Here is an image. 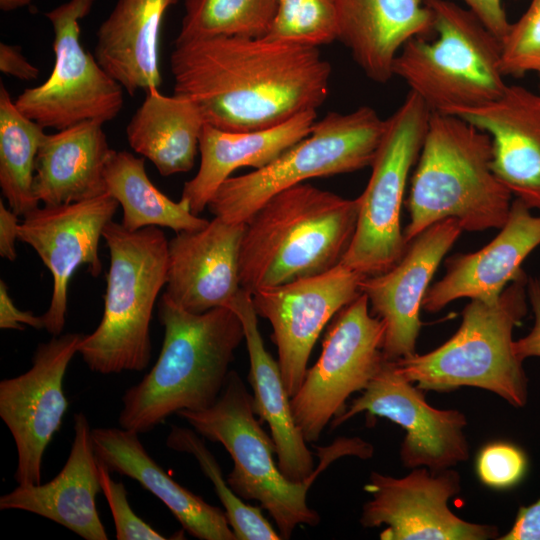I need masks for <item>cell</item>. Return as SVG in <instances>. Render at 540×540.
Here are the masks:
<instances>
[{"label":"cell","instance_id":"6da1fadb","mask_svg":"<svg viewBox=\"0 0 540 540\" xmlns=\"http://www.w3.org/2000/svg\"><path fill=\"white\" fill-rule=\"evenodd\" d=\"M174 93L191 100L205 124L224 131L279 125L326 100L330 63L319 47L264 37L174 41Z\"/></svg>","mask_w":540,"mask_h":540},{"label":"cell","instance_id":"7a4b0ae2","mask_svg":"<svg viewBox=\"0 0 540 540\" xmlns=\"http://www.w3.org/2000/svg\"><path fill=\"white\" fill-rule=\"evenodd\" d=\"M158 310L164 328L159 357L121 399L120 427L138 434L152 431L181 410L213 405L244 339L242 322L228 307L191 313L163 293Z\"/></svg>","mask_w":540,"mask_h":540},{"label":"cell","instance_id":"3957f363","mask_svg":"<svg viewBox=\"0 0 540 540\" xmlns=\"http://www.w3.org/2000/svg\"><path fill=\"white\" fill-rule=\"evenodd\" d=\"M358 212V198L308 183L273 195L245 222L241 288L253 293L330 270L352 241Z\"/></svg>","mask_w":540,"mask_h":540},{"label":"cell","instance_id":"277c9868","mask_svg":"<svg viewBox=\"0 0 540 540\" xmlns=\"http://www.w3.org/2000/svg\"><path fill=\"white\" fill-rule=\"evenodd\" d=\"M491 162L486 132L458 116L431 112L406 201L405 242L445 219H455L463 231L500 229L513 200Z\"/></svg>","mask_w":540,"mask_h":540},{"label":"cell","instance_id":"5b68a950","mask_svg":"<svg viewBox=\"0 0 540 540\" xmlns=\"http://www.w3.org/2000/svg\"><path fill=\"white\" fill-rule=\"evenodd\" d=\"M110 255L104 312L97 328L83 335L77 353L100 374L142 371L151 359L150 322L167 283L168 243L162 230H127L111 220L103 230Z\"/></svg>","mask_w":540,"mask_h":540},{"label":"cell","instance_id":"8992f818","mask_svg":"<svg viewBox=\"0 0 540 540\" xmlns=\"http://www.w3.org/2000/svg\"><path fill=\"white\" fill-rule=\"evenodd\" d=\"M527 282L523 271L487 304L471 300L457 332L438 348L396 360L400 372L423 391L478 387L509 404L527 402V377L513 349V330L527 313Z\"/></svg>","mask_w":540,"mask_h":540},{"label":"cell","instance_id":"52a82bcc","mask_svg":"<svg viewBox=\"0 0 540 540\" xmlns=\"http://www.w3.org/2000/svg\"><path fill=\"white\" fill-rule=\"evenodd\" d=\"M434 38L416 37L398 53L400 77L431 112L454 114L502 95L501 42L469 9L448 0H426Z\"/></svg>","mask_w":540,"mask_h":540},{"label":"cell","instance_id":"ba28073f","mask_svg":"<svg viewBox=\"0 0 540 540\" xmlns=\"http://www.w3.org/2000/svg\"><path fill=\"white\" fill-rule=\"evenodd\" d=\"M177 415L201 437L225 447L234 462L228 484L240 498L256 500L269 512L282 539H289L298 525L319 524L318 512L307 503L319 473L298 482L281 472L273 439L256 418L253 397L237 372H229L223 391L209 408L181 410Z\"/></svg>","mask_w":540,"mask_h":540},{"label":"cell","instance_id":"9c48e42d","mask_svg":"<svg viewBox=\"0 0 540 540\" xmlns=\"http://www.w3.org/2000/svg\"><path fill=\"white\" fill-rule=\"evenodd\" d=\"M386 119L369 106L349 113L329 112L310 134L266 166L229 177L207 207L229 223H245L278 192L315 177L354 172L370 166Z\"/></svg>","mask_w":540,"mask_h":540},{"label":"cell","instance_id":"30bf717a","mask_svg":"<svg viewBox=\"0 0 540 540\" xmlns=\"http://www.w3.org/2000/svg\"><path fill=\"white\" fill-rule=\"evenodd\" d=\"M430 109L409 91L386 119L385 131L370 165L371 175L357 197L359 212L352 241L341 262L364 277L392 268L407 247L400 226L401 206L411 168L427 131Z\"/></svg>","mask_w":540,"mask_h":540},{"label":"cell","instance_id":"8fae6325","mask_svg":"<svg viewBox=\"0 0 540 540\" xmlns=\"http://www.w3.org/2000/svg\"><path fill=\"white\" fill-rule=\"evenodd\" d=\"M95 1L68 0L44 14L54 33L52 72L15 100L21 113L44 128L62 130L86 121L104 124L123 107L125 90L80 42V20Z\"/></svg>","mask_w":540,"mask_h":540},{"label":"cell","instance_id":"7c38bea8","mask_svg":"<svg viewBox=\"0 0 540 540\" xmlns=\"http://www.w3.org/2000/svg\"><path fill=\"white\" fill-rule=\"evenodd\" d=\"M385 324L360 293L329 325L322 351L290 398L293 416L307 443L317 441L325 427L346 409L351 394L363 391L386 358Z\"/></svg>","mask_w":540,"mask_h":540},{"label":"cell","instance_id":"4fadbf2b","mask_svg":"<svg viewBox=\"0 0 540 540\" xmlns=\"http://www.w3.org/2000/svg\"><path fill=\"white\" fill-rule=\"evenodd\" d=\"M82 337L53 336L37 346L29 370L0 381V417L16 445L18 485L41 483L44 453L68 409L64 377Z\"/></svg>","mask_w":540,"mask_h":540},{"label":"cell","instance_id":"5bb4252c","mask_svg":"<svg viewBox=\"0 0 540 540\" xmlns=\"http://www.w3.org/2000/svg\"><path fill=\"white\" fill-rule=\"evenodd\" d=\"M460 476L451 468H413L395 478L372 472L364 486L372 498L363 505L364 528L385 525L381 540H487L498 538L495 526L456 516L448 501L460 492Z\"/></svg>","mask_w":540,"mask_h":540},{"label":"cell","instance_id":"9a60e30c","mask_svg":"<svg viewBox=\"0 0 540 540\" xmlns=\"http://www.w3.org/2000/svg\"><path fill=\"white\" fill-rule=\"evenodd\" d=\"M363 275L340 262L323 273L252 293L258 316L272 326L278 363L290 398L299 389L326 324L360 293Z\"/></svg>","mask_w":540,"mask_h":540},{"label":"cell","instance_id":"2e32d148","mask_svg":"<svg viewBox=\"0 0 540 540\" xmlns=\"http://www.w3.org/2000/svg\"><path fill=\"white\" fill-rule=\"evenodd\" d=\"M361 412L387 418L405 430L400 459L407 468L439 471L469 457L465 415L455 409L430 406L423 390L406 379L396 361L385 360L362 394L331 421V427L340 426Z\"/></svg>","mask_w":540,"mask_h":540},{"label":"cell","instance_id":"e0dca14e","mask_svg":"<svg viewBox=\"0 0 540 540\" xmlns=\"http://www.w3.org/2000/svg\"><path fill=\"white\" fill-rule=\"evenodd\" d=\"M119 203L110 194L57 206L37 207L23 216L18 240L30 245L53 278L50 305L42 315L44 329L61 335L66 321L68 286L74 272L86 265L98 277L102 271L99 241Z\"/></svg>","mask_w":540,"mask_h":540},{"label":"cell","instance_id":"ac0fdd59","mask_svg":"<svg viewBox=\"0 0 540 540\" xmlns=\"http://www.w3.org/2000/svg\"><path fill=\"white\" fill-rule=\"evenodd\" d=\"M462 231L455 219L436 222L407 243L392 268L362 279L360 290L368 298L371 313L385 324L383 353L387 360L415 354L423 299L440 262Z\"/></svg>","mask_w":540,"mask_h":540},{"label":"cell","instance_id":"d6986e66","mask_svg":"<svg viewBox=\"0 0 540 540\" xmlns=\"http://www.w3.org/2000/svg\"><path fill=\"white\" fill-rule=\"evenodd\" d=\"M245 223L214 217L196 231H182L168 243L165 294L191 313L227 307L240 284V250Z\"/></svg>","mask_w":540,"mask_h":540},{"label":"cell","instance_id":"ffe728a7","mask_svg":"<svg viewBox=\"0 0 540 540\" xmlns=\"http://www.w3.org/2000/svg\"><path fill=\"white\" fill-rule=\"evenodd\" d=\"M227 307L238 315L243 325L253 406L270 428L279 469L288 479L298 482L324 471L341 457V452L334 445L319 447V464L314 469L313 455L295 422L279 363L265 348L252 293L241 288Z\"/></svg>","mask_w":540,"mask_h":540},{"label":"cell","instance_id":"44dd1931","mask_svg":"<svg viewBox=\"0 0 540 540\" xmlns=\"http://www.w3.org/2000/svg\"><path fill=\"white\" fill-rule=\"evenodd\" d=\"M452 115L490 136L494 174L516 199L540 211V93L507 85L496 100Z\"/></svg>","mask_w":540,"mask_h":540},{"label":"cell","instance_id":"7402d4cb","mask_svg":"<svg viewBox=\"0 0 540 540\" xmlns=\"http://www.w3.org/2000/svg\"><path fill=\"white\" fill-rule=\"evenodd\" d=\"M538 245L540 216L532 215L531 209L515 198L505 224L490 243L446 261V274L427 290L422 308L435 313L459 298L495 303Z\"/></svg>","mask_w":540,"mask_h":540},{"label":"cell","instance_id":"603a6c76","mask_svg":"<svg viewBox=\"0 0 540 540\" xmlns=\"http://www.w3.org/2000/svg\"><path fill=\"white\" fill-rule=\"evenodd\" d=\"M73 420V442L61 471L45 484L18 485L0 497V509L34 513L86 540H107L96 508L101 485L92 428L83 412L74 414Z\"/></svg>","mask_w":540,"mask_h":540},{"label":"cell","instance_id":"cb8c5ba5","mask_svg":"<svg viewBox=\"0 0 540 540\" xmlns=\"http://www.w3.org/2000/svg\"><path fill=\"white\" fill-rule=\"evenodd\" d=\"M338 40L374 82L393 76L402 47L434 33V14L426 0H337Z\"/></svg>","mask_w":540,"mask_h":540},{"label":"cell","instance_id":"d4e9b609","mask_svg":"<svg viewBox=\"0 0 540 540\" xmlns=\"http://www.w3.org/2000/svg\"><path fill=\"white\" fill-rule=\"evenodd\" d=\"M91 435L97 459L111 472L132 478L151 492L188 534L200 540H236L224 510L177 483L148 453L138 433L97 427Z\"/></svg>","mask_w":540,"mask_h":540},{"label":"cell","instance_id":"484cf974","mask_svg":"<svg viewBox=\"0 0 540 540\" xmlns=\"http://www.w3.org/2000/svg\"><path fill=\"white\" fill-rule=\"evenodd\" d=\"M316 119L317 110H307L276 126L240 132L205 124L199 140L200 166L184 184L180 200L199 215L236 169L266 166L308 136Z\"/></svg>","mask_w":540,"mask_h":540},{"label":"cell","instance_id":"4316f807","mask_svg":"<svg viewBox=\"0 0 540 540\" xmlns=\"http://www.w3.org/2000/svg\"><path fill=\"white\" fill-rule=\"evenodd\" d=\"M179 0H117L96 33L94 56L130 96L159 88V38L167 10Z\"/></svg>","mask_w":540,"mask_h":540},{"label":"cell","instance_id":"83f0119b","mask_svg":"<svg viewBox=\"0 0 540 540\" xmlns=\"http://www.w3.org/2000/svg\"><path fill=\"white\" fill-rule=\"evenodd\" d=\"M112 151L99 122L86 121L46 134L36 156L35 198L57 206L107 193L105 169Z\"/></svg>","mask_w":540,"mask_h":540},{"label":"cell","instance_id":"f1b7e54d","mask_svg":"<svg viewBox=\"0 0 540 540\" xmlns=\"http://www.w3.org/2000/svg\"><path fill=\"white\" fill-rule=\"evenodd\" d=\"M126 127L130 147L149 159L162 176L190 171L199 151L205 125L197 106L188 98L148 89Z\"/></svg>","mask_w":540,"mask_h":540},{"label":"cell","instance_id":"f546056e","mask_svg":"<svg viewBox=\"0 0 540 540\" xmlns=\"http://www.w3.org/2000/svg\"><path fill=\"white\" fill-rule=\"evenodd\" d=\"M106 191L122 207L121 224L127 230L156 226L176 233L204 228L208 220L191 212L182 200L172 201L149 179L145 158L113 150L105 169Z\"/></svg>","mask_w":540,"mask_h":540},{"label":"cell","instance_id":"4dcf8cb0","mask_svg":"<svg viewBox=\"0 0 540 540\" xmlns=\"http://www.w3.org/2000/svg\"><path fill=\"white\" fill-rule=\"evenodd\" d=\"M44 127L17 108L0 84V187L9 208L24 216L39 207L33 193L35 162Z\"/></svg>","mask_w":540,"mask_h":540},{"label":"cell","instance_id":"1f68e13d","mask_svg":"<svg viewBox=\"0 0 540 540\" xmlns=\"http://www.w3.org/2000/svg\"><path fill=\"white\" fill-rule=\"evenodd\" d=\"M275 0H184L175 41L215 36L264 37L276 14Z\"/></svg>","mask_w":540,"mask_h":540},{"label":"cell","instance_id":"d6a6232c","mask_svg":"<svg viewBox=\"0 0 540 540\" xmlns=\"http://www.w3.org/2000/svg\"><path fill=\"white\" fill-rule=\"evenodd\" d=\"M171 450L192 455L200 468L214 485L215 492L224 507L229 525L236 540H279V532L263 516L259 507L243 501L223 478L222 470L214 455L194 429L173 425L166 438Z\"/></svg>","mask_w":540,"mask_h":540},{"label":"cell","instance_id":"836d02e7","mask_svg":"<svg viewBox=\"0 0 540 540\" xmlns=\"http://www.w3.org/2000/svg\"><path fill=\"white\" fill-rule=\"evenodd\" d=\"M267 37L319 47L338 40L337 0H275Z\"/></svg>","mask_w":540,"mask_h":540},{"label":"cell","instance_id":"e575fe53","mask_svg":"<svg viewBox=\"0 0 540 540\" xmlns=\"http://www.w3.org/2000/svg\"><path fill=\"white\" fill-rule=\"evenodd\" d=\"M501 69L505 76L540 75V0H531L525 13L510 24L501 40Z\"/></svg>","mask_w":540,"mask_h":540},{"label":"cell","instance_id":"d590c367","mask_svg":"<svg viewBox=\"0 0 540 540\" xmlns=\"http://www.w3.org/2000/svg\"><path fill=\"white\" fill-rule=\"evenodd\" d=\"M527 458L517 446L508 442H492L484 446L476 459L480 481L494 489H507L518 484L526 473Z\"/></svg>","mask_w":540,"mask_h":540},{"label":"cell","instance_id":"8d00e7d4","mask_svg":"<svg viewBox=\"0 0 540 540\" xmlns=\"http://www.w3.org/2000/svg\"><path fill=\"white\" fill-rule=\"evenodd\" d=\"M99 480L111 510L117 540H163L167 539L135 514L122 482L111 477V471L98 460Z\"/></svg>","mask_w":540,"mask_h":540},{"label":"cell","instance_id":"74e56055","mask_svg":"<svg viewBox=\"0 0 540 540\" xmlns=\"http://www.w3.org/2000/svg\"><path fill=\"white\" fill-rule=\"evenodd\" d=\"M527 296L534 314V325L523 338L513 342L517 357L523 361L528 357H540V280L528 278Z\"/></svg>","mask_w":540,"mask_h":540},{"label":"cell","instance_id":"f35d334b","mask_svg":"<svg viewBox=\"0 0 540 540\" xmlns=\"http://www.w3.org/2000/svg\"><path fill=\"white\" fill-rule=\"evenodd\" d=\"M467 9L474 13L484 26L501 42L509 30L510 22L507 19L502 0H461Z\"/></svg>","mask_w":540,"mask_h":540},{"label":"cell","instance_id":"ab89813d","mask_svg":"<svg viewBox=\"0 0 540 540\" xmlns=\"http://www.w3.org/2000/svg\"><path fill=\"white\" fill-rule=\"evenodd\" d=\"M35 329L44 328L42 316H35L31 311L18 309L8 293L4 280H0V328L24 330L25 326Z\"/></svg>","mask_w":540,"mask_h":540},{"label":"cell","instance_id":"60d3db41","mask_svg":"<svg viewBox=\"0 0 540 540\" xmlns=\"http://www.w3.org/2000/svg\"><path fill=\"white\" fill-rule=\"evenodd\" d=\"M0 71L21 80H34L39 69L23 55L19 45L0 43Z\"/></svg>","mask_w":540,"mask_h":540},{"label":"cell","instance_id":"b9f144b4","mask_svg":"<svg viewBox=\"0 0 540 540\" xmlns=\"http://www.w3.org/2000/svg\"><path fill=\"white\" fill-rule=\"evenodd\" d=\"M500 540H540V498L530 506L519 508L508 533Z\"/></svg>","mask_w":540,"mask_h":540},{"label":"cell","instance_id":"7bdbcfd3","mask_svg":"<svg viewBox=\"0 0 540 540\" xmlns=\"http://www.w3.org/2000/svg\"><path fill=\"white\" fill-rule=\"evenodd\" d=\"M19 215L8 209L0 199V256L14 261L17 253L15 241L18 239Z\"/></svg>","mask_w":540,"mask_h":540},{"label":"cell","instance_id":"ee69618b","mask_svg":"<svg viewBox=\"0 0 540 540\" xmlns=\"http://www.w3.org/2000/svg\"><path fill=\"white\" fill-rule=\"evenodd\" d=\"M32 0H0V9L4 12L29 5Z\"/></svg>","mask_w":540,"mask_h":540}]
</instances>
